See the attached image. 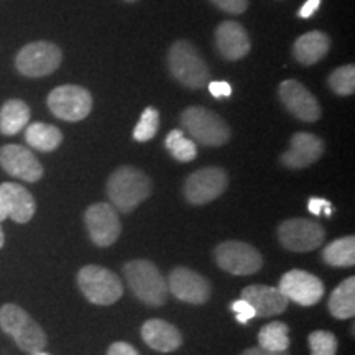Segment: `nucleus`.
Here are the masks:
<instances>
[{"mask_svg": "<svg viewBox=\"0 0 355 355\" xmlns=\"http://www.w3.org/2000/svg\"><path fill=\"white\" fill-rule=\"evenodd\" d=\"M278 290L288 301L301 306H314L322 300L324 283L304 270H291L279 279Z\"/></svg>", "mask_w": 355, "mask_h": 355, "instance_id": "ddd939ff", "label": "nucleus"}, {"mask_svg": "<svg viewBox=\"0 0 355 355\" xmlns=\"http://www.w3.org/2000/svg\"><path fill=\"white\" fill-rule=\"evenodd\" d=\"M0 166L8 175L26 183H37L43 178V166L38 158L21 145H6L0 148Z\"/></svg>", "mask_w": 355, "mask_h": 355, "instance_id": "4468645a", "label": "nucleus"}, {"mask_svg": "<svg viewBox=\"0 0 355 355\" xmlns=\"http://www.w3.org/2000/svg\"><path fill=\"white\" fill-rule=\"evenodd\" d=\"M6 219H7V212H6V209H3L2 201H0V222L6 220Z\"/></svg>", "mask_w": 355, "mask_h": 355, "instance_id": "58836bf2", "label": "nucleus"}, {"mask_svg": "<svg viewBox=\"0 0 355 355\" xmlns=\"http://www.w3.org/2000/svg\"><path fill=\"white\" fill-rule=\"evenodd\" d=\"M0 201L7 217H10L17 224H26L32 220L37 211V202L28 189L17 183H2L0 184Z\"/></svg>", "mask_w": 355, "mask_h": 355, "instance_id": "a211bd4d", "label": "nucleus"}, {"mask_svg": "<svg viewBox=\"0 0 355 355\" xmlns=\"http://www.w3.org/2000/svg\"><path fill=\"white\" fill-rule=\"evenodd\" d=\"M141 339L158 352H173L183 344L180 331L163 319H150L141 326Z\"/></svg>", "mask_w": 355, "mask_h": 355, "instance_id": "412c9836", "label": "nucleus"}, {"mask_svg": "<svg viewBox=\"0 0 355 355\" xmlns=\"http://www.w3.org/2000/svg\"><path fill=\"white\" fill-rule=\"evenodd\" d=\"M78 285L91 303L99 306L114 304L123 295L121 278L104 266H84L78 273Z\"/></svg>", "mask_w": 355, "mask_h": 355, "instance_id": "39448f33", "label": "nucleus"}, {"mask_svg": "<svg viewBox=\"0 0 355 355\" xmlns=\"http://www.w3.org/2000/svg\"><path fill=\"white\" fill-rule=\"evenodd\" d=\"M25 140L38 152H53L63 141V133L55 125L43 122H33L25 127Z\"/></svg>", "mask_w": 355, "mask_h": 355, "instance_id": "b1692460", "label": "nucleus"}, {"mask_svg": "<svg viewBox=\"0 0 355 355\" xmlns=\"http://www.w3.org/2000/svg\"><path fill=\"white\" fill-rule=\"evenodd\" d=\"M230 308H232L234 313L237 314V316H235V319H237V322H241V324H247L248 321H250V319L257 318L255 309L252 308L250 303H247V301L242 300V298L237 300V301H234Z\"/></svg>", "mask_w": 355, "mask_h": 355, "instance_id": "2f4dec72", "label": "nucleus"}, {"mask_svg": "<svg viewBox=\"0 0 355 355\" xmlns=\"http://www.w3.org/2000/svg\"><path fill=\"white\" fill-rule=\"evenodd\" d=\"M241 355H288V352H270V350H266L259 345V347L247 349L245 352H242Z\"/></svg>", "mask_w": 355, "mask_h": 355, "instance_id": "4c0bfd02", "label": "nucleus"}, {"mask_svg": "<svg viewBox=\"0 0 355 355\" xmlns=\"http://www.w3.org/2000/svg\"><path fill=\"white\" fill-rule=\"evenodd\" d=\"M324 153V141L318 135L298 132L291 137L290 150L282 155V163L291 170H301L316 163Z\"/></svg>", "mask_w": 355, "mask_h": 355, "instance_id": "f3484780", "label": "nucleus"}, {"mask_svg": "<svg viewBox=\"0 0 355 355\" xmlns=\"http://www.w3.org/2000/svg\"><path fill=\"white\" fill-rule=\"evenodd\" d=\"M209 92L214 97H217V99H220V97L232 96V87L225 81H212L209 83Z\"/></svg>", "mask_w": 355, "mask_h": 355, "instance_id": "f704fd0d", "label": "nucleus"}, {"mask_svg": "<svg viewBox=\"0 0 355 355\" xmlns=\"http://www.w3.org/2000/svg\"><path fill=\"white\" fill-rule=\"evenodd\" d=\"M165 146L168 152L171 153V157L181 163L193 162L198 155L196 144L193 140L186 139L183 130H178V128L168 133Z\"/></svg>", "mask_w": 355, "mask_h": 355, "instance_id": "cd10ccee", "label": "nucleus"}, {"mask_svg": "<svg viewBox=\"0 0 355 355\" xmlns=\"http://www.w3.org/2000/svg\"><path fill=\"white\" fill-rule=\"evenodd\" d=\"M125 279L140 301L148 306H162L166 303L168 298V285L159 273L155 263L148 260H132L123 266Z\"/></svg>", "mask_w": 355, "mask_h": 355, "instance_id": "7ed1b4c3", "label": "nucleus"}, {"mask_svg": "<svg viewBox=\"0 0 355 355\" xmlns=\"http://www.w3.org/2000/svg\"><path fill=\"white\" fill-rule=\"evenodd\" d=\"M290 327L285 322L273 321L263 326L259 332V345L270 352H286L290 347Z\"/></svg>", "mask_w": 355, "mask_h": 355, "instance_id": "a878e982", "label": "nucleus"}, {"mask_svg": "<svg viewBox=\"0 0 355 355\" xmlns=\"http://www.w3.org/2000/svg\"><path fill=\"white\" fill-rule=\"evenodd\" d=\"M282 245L291 252H311L322 245L326 230L318 222L308 219H288L278 227Z\"/></svg>", "mask_w": 355, "mask_h": 355, "instance_id": "9d476101", "label": "nucleus"}, {"mask_svg": "<svg viewBox=\"0 0 355 355\" xmlns=\"http://www.w3.org/2000/svg\"><path fill=\"white\" fill-rule=\"evenodd\" d=\"M107 355H139L135 347L127 343H114L107 350Z\"/></svg>", "mask_w": 355, "mask_h": 355, "instance_id": "c9c22d12", "label": "nucleus"}, {"mask_svg": "<svg viewBox=\"0 0 355 355\" xmlns=\"http://www.w3.org/2000/svg\"><path fill=\"white\" fill-rule=\"evenodd\" d=\"M181 123L201 145L222 146L230 139L227 123L209 109L188 107L181 114Z\"/></svg>", "mask_w": 355, "mask_h": 355, "instance_id": "423d86ee", "label": "nucleus"}, {"mask_svg": "<svg viewBox=\"0 0 355 355\" xmlns=\"http://www.w3.org/2000/svg\"><path fill=\"white\" fill-rule=\"evenodd\" d=\"M229 176L222 168H202L188 176L184 183V196L191 204L202 206L214 201L227 189Z\"/></svg>", "mask_w": 355, "mask_h": 355, "instance_id": "9b49d317", "label": "nucleus"}, {"mask_svg": "<svg viewBox=\"0 0 355 355\" xmlns=\"http://www.w3.org/2000/svg\"><path fill=\"white\" fill-rule=\"evenodd\" d=\"M30 122V107L20 99H10L0 109V133L12 137L24 130Z\"/></svg>", "mask_w": 355, "mask_h": 355, "instance_id": "5701e85b", "label": "nucleus"}, {"mask_svg": "<svg viewBox=\"0 0 355 355\" xmlns=\"http://www.w3.org/2000/svg\"><path fill=\"white\" fill-rule=\"evenodd\" d=\"M279 99L288 112L303 122H316L321 117V105L303 84L286 79L279 84Z\"/></svg>", "mask_w": 355, "mask_h": 355, "instance_id": "2eb2a0df", "label": "nucleus"}, {"mask_svg": "<svg viewBox=\"0 0 355 355\" xmlns=\"http://www.w3.org/2000/svg\"><path fill=\"white\" fill-rule=\"evenodd\" d=\"M216 7H219L220 10L234 13V15H241L247 10L248 0H211Z\"/></svg>", "mask_w": 355, "mask_h": 355, "instance_id": "473e14b6", "label": "nucleus"}, {"mask_svg": "<svg viewBox=\"0 0 355 355\" xmlns=\"http://www.w3.org/2000/svg\"><path fill=\"white\" fill-rule=\"evenodd\" d=\"M311 355H336L337 339L332 332L314 331L308 337Z\"/></svg>", "mask_w": 355, "mask_h": 355, "instance_id": "7c9ffc66", "label": "nucleus"}, {"mask_svg": "<svg viewBox=\"0 0 355 355\" xmlns=\"http://www.w3.org/2000/svg\"><path fill=\"white\" fill-rule=\"evenodd\" d=\"M30 355H51V354H46V352H43V350H38V352H33Z\"/></svg>", "mask_w": 355, "mask_h": 355, "instance_id": "a19ab883", "label": "nucleus"}, {"mask_svg": "<svg viewBox=\"0 0 355 355\" xmlns=\"http://www.w3.org/2000/svg\"><path fill=\"white\" fill-rule=\"evenodd\" d=\"M168 291H171L180 301L191 304H202L211 298L209 282L184 266L173 270L168 278Z\"/></svg>", "mask_w": 355, "mask_h": 355, "instance_id": "dca6fc26", "label": "nucleus"}, {"mask_svg": "<svg viewBox=\"0 0 355 355\" xmlns=\"http://www.w3.org/2000/svg\"><path fill=\"white\" fill-rule=\"evenodd\" d=\"M329 311L337 319H350L355 314V278L344 279L332 291L329 298Z\"/></svg>", "mask_w": 355, "mask_h": 355, "instance_id": "393cba45", "label": "nucleus"}, {"mask_svg": "<svg viewBox=\"0 0 355 355\" xmlns=\"http://www.w3.org/2000/svg\"><path fill=\"white\" fill-rule=\"evenodd\" d=\"M322 259L332 266H354L355 265V239L349 237L337 239L324 248Z\"/></svg>", "mask_w": 355, "mask_h": 355, "instance_id": "bb28decb", "label": "nucleus"}, {"mask_svg": "<svg viewBox=\"0 0 355 355\" xmlns=\"http://www.w3.org/2000/svg\"><path fill=\"white\" fill-rule=\"evenodd\" d=\"M217 265L230 275H254L263 266V259L255 247L245 242H222L214 250Z\"/></svg>", "mask_w": 355, "mask_h": 355, "instance_id": "1a4fd4ad", "label": "nucleus"}, {"mask_svg": "<svg viewBox=\"0 0 355 355\" xmlns=\"http://www.w3.org/2000/svg\"><path fill=\"white\" fill-rule=\"evenodd\" d=\"M3 243H6V235H3V230L0 227V248L3 247Z\"/></svg>", "mask_w": 355, "mask_h": 355, "instance_id": "ea45409f", "label": "nucleus"}, {"mask_svg": "<svg viewBox=\"0 0 355 355\" xmlns=\"http://www.w3.org/2000/svg\"><path fill=\"white\" fill-rule=\"evenodd\" d=\"M152 193V181L144 171L133 166L117 168L109 178L107 194L115 209L132 212Z\"/></svg>", "mask_w": 355, "mask_h": 355, "instance_id": "f257e3e1", "label": "nucleus"}, {"mask_svg": "<svg viewBox=\"0 0 355 355\" xmlns=\"http://www.w3.org/2000/svg\"><path fill=\"white\" fill-rule=\"evenodd\" d=\"M242 300L250 303L259 318L278 316L288 308V301L278 288L265 285H250L242 290Z\"/></svg>", "mask_w": 355, "mask_h": 355, "instance_id": "6ab92c4d", "label": "nucleus"}, {"mask_svg": "<svg viewBox=\"0 0 355 355\" xmlns=\"http://www.w3.org/2000/svg\"><path fill=\"white\" fill-rule=\"evenodd\" d=\"M0 329L10 336L15 344L28 354L43 350L48 343L42 326L35 322L25 309L12 303L0 308Z\"/></svg>", "mask_w": 355, "mask_h": 355, "instance_id": "f03ea898", "label": "nucleus"}, {"mask_svg": "<svg viewBox=\"0 0 355 355\" xmlns=\"http://www.w3.org/2000/svg\"><path fill=\"white\" fill-rule=\"evenodd\" d=\"M84 220L89 237L97 247H110L121 237L122 224L112 204H92L87 207Z\"/></svg>", "mask_w": 355, "mask_h": 355, "instance_id": "f8f14e48", "label": "nucleus"}, {"mask_svg": "<svg viewBox=\"0 0 355 355\" xmlns=\"http://www.w3.org/2000/svg\"><path fill=\"white\" fill-rule=\"evenodd\" d=\"M216 43L220 55L229 61L242 60L250 51V38L237 21H222L216 30Z\"/></svg>", "mask_w": 355, "mask_h": 355, "instance_id": "aec40b11", "label": "nucleus"}, {"mask_svg": "<svg viewBox=\"0 0 355 355\" xmlns=\"http://www.w3.org/2000/svg\"><path fill=\"white\" fill-rule=\"evenodd\" d=\"M159 127V114L157 109L146 107L141 114L139 123L133 128V139L137 141H148L157 135Z\"/></svg>", "mask_w": 355, "mask_h": 355, "instance_id": "c756f323", "label": "nucleus"}, {"mask_svg": "<svg viewBox=\"0 0 355 355\" xmlns=\"http://www.w3.org/2000/svg\"><path fill=\"white\" fill-rule=\"evenodd\" d=\"M331 48V38L322 32H309L301 35L293 44V56L301 64L311 66L321 61Z\"/></svg>", "mask_w": 355, "mask_h": 355, "instance_id": "4be33fe9", "label": "nucleus"}, {"mask_svg": "<svg viewBox=\"0 0 355 355\" xmlns=\"http://www.w3.org/2000/svg\"><path fill=\"white\" fill-rule=\"evenodd\" d=\"M329 86L336 94L352 96L355 92V66L345 64L332 71L329 76Z\"/></svg>", "mask_w": 355, "mask_h": 355, "instance_id": "c85d7f7f", "label": "nucleus"}, {"mask_svg": "<svg viewBox=\"0 0 355 355\" xmlns=\"http://www.w3.org/2000/svg\"><path fill=\"white\" fill-rule=\"evenodd\" d=\"M63 53L51 42H33L21 48L15 66L26 78H43L60 68Z\"/></svg>", "mask_w": 355, "mask_h": 355, "instance_id": "0eeeda50", "label": "nucleus"}, {"mask_svg": "<svg viewBox=\"0 0 355 355\" xmlns=\"http://www.w3.org/2000/svg\"><path fill=\"white\" fill-rule=\"evenodd\" d=\"M168 66L171 74L183 86L201 89L209 81V68L196 48L186 40L176 42L168 51Z\"/></svg>", "mask_w": 355, "mask_h": 355, "instance_id": "20e7f679", "label": "nucleus"}, {"mask_svg": "<svg viewBox=\"0 0 355 355\" xmlns=\"http://www.w3.org/2000/svg\"><path fill=\"white\" fill-rule=\"evenodd\" d=\"M46 102L51 114L66 122L83 121L92 110L91 92L81 86H73V84L53 89Z\"/></svg>", "mask_w": 355, "mask_h": 355, "instance_id": "6e6552de", "label": "nucleus"}, {"mask_svg": "<svg viewBox=\"0 0 355 355\" xmlns=\"http://www.w3.org/2000/svg\"><path fill=\"white\" fill-rule=\"evenodd\" d=\"M125 2H137V0H125Z\"/></svg>", "mask_w": 355, "mask_h": 355, "instance_id": "79ce46f5", "label": "nucleus"}, {"mask_svg": "<svg viewBox=\"0 0 355 355\" xmlns=\"http://www.w3.org/2000/svg\"><path fill=\"white\" fill-rule=\"evenodd\" d=\"M308 211L314 216H332V204L322 198H311L308 201Z\"/></svg>", "mask_w": 355, "mask_h": 355, "instance_id": "72a5a7b5", "label": "nucleus"}, {"mask_svg": "<svg viewBox=\"0 0 355 355\" xmlns=\"http://www.w3.org/2000/svg\"><path fill=\"white\" fill-rule=\"evenodd\" d=\"M319 6H321V0H308L300 10L301 19H309V17L314 15V12L318 10Z\"/></svg>", "mask_w": 355, "mask_h": 355, "instance_id": "e433bc0d", "label": "nucleus"}]
</instances>
